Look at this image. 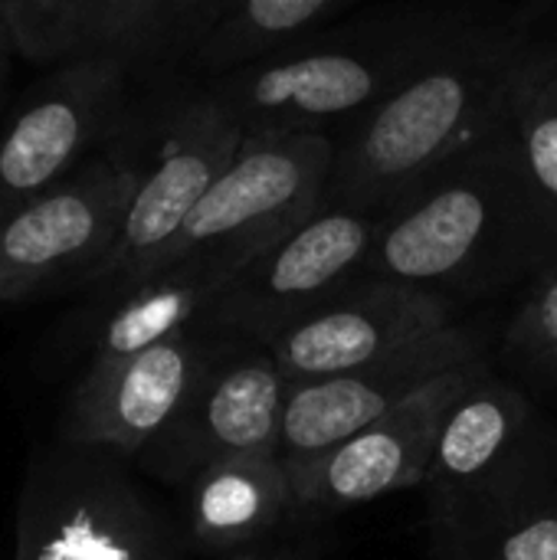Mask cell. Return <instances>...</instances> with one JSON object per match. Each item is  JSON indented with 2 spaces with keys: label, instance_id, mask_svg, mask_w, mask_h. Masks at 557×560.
Returning a JSON list of instances; mask_svg holds the SVG:
<instances>
[{
  "label": "cell",
  "instance_id": "5bb4252c",
  "mask_svg": "<svg viewBox=\"0 0 557 560\" xmlns=\"http://www.w3.org/2000/svg\"><path fill=\"white\" fill-rule=\"evenodd\" d=\"M483 358L479 341L460 322L446 331L358 371L302 381L286 394L282 410V459L299 463L312 459L348 436L361 433L423 384L446 374L450 368Z\"/></svg>",
  "mask_w": 557,
  "mask_h": 560
},
{
  "label": "cell",
  "instance_id": "ac0fdd59",
  "mask_svg": "<svg viewBox=\"0 0 557 560\" xmlns=\"http://www.w3.org/2000/svg\"><path fill=\"white\" fill-rule=\"evenodd\" d=\"M233 272L236 266L227 259L194 253L161 266L135 285L115 289V305L98 328V341L89 361L138 354L184 328L200 325L207 305Z\"/></svg>",
  "mask_w": 557,
  "mask_h": 560
},
{
  "label": "cell",
  "instance_id": "cb8c5ba5",
  "mask_svg": "<svg viewBox=\"0 0 557 560\" xmlns=\"http://www.w3.org/2000/svg\"><path fill=\"white\" fill-rule=\"evenodd\" d=\"M10 56H13V46H10V36L0 23V102H3V89H7V75H10Z\"/></svg>",
  "mask_w": 557,
  "mask_h": 560
},
{
  "label": "cell",
  "instance_id": "3957f363",
  "mask_svg": "<svg viewBox=\"0 0 557 560\" xmlns=\"http://www.w3.org/2000/svg\"><path fill=\"white\" fill-rule=\"evenodd\" d=\"M466 16L450 0L384 3L204 85L246 138L315 131L338 141L384 105Z\"/></svg>",
  "mask_w": 557,
  "mask_h": 560
},
{
  "label": "cell",
  "instance_id": "d6986e66",
  "mask_svg": "<svg viewBox=\"0 0 557 560\" xmlns=\"http://www.w3.org/2000/svg\"><path fill=\"white\" fill-rule=\"evenodd\" d=\"M233 0H105L95 52L115 56L131 79L171 75L197 56Z\"/></svg>",
  "mask_w": 557,
  "mask_h": 560
},
{
  "label": "cell",
  "instance_id": "9a60e30c",
  "mask_svg": "<svg viewBox=\"0 0 557 560\" xmlns=\"http://www.w3.org/2000/svg\"><path fill=\"white\" fill-rule=\"evenodd\" d=\"M427 525L433 560H557V427Z\"/></svg>",
  "mask_w": 557,
  "mask_h": 560
},
{
  "label": "cell",
  "instance_id": "277c9868",
  "mask_svg": "<svg viewBox=\"0 0 557 560\" xmlns=\"http://www.w3.org/2000/svg\"><path fill=\"white\" fill-rule=\"evenodd\" d=\"M128 459L56 440L26 463L13 560H184V535Z\"/></svg>",
  "mask_w": 557,
  "mask_h": 560
},
{
  "label": "cell",
  "instance_id": "603a6c76",
  "mask_svg": "<svg viewBox=\"0 0 557 560\" xmlns=\"http://www.w3.org/2000/svg\"><path fill=\"white\" fill-rule=\"evenodd\" d=\"M502 348L525 371L557 384V259L525 289Z\"/></svg>",
  "mask_w": 557,
  "mask_h": 560
},
{
  "label": "cell",
  "instance_id": "7a4b0ae2",
  "mask_svg": "<svg viewBox=\"0 0 557 560\" xmlns=\"http://www.w3.org/2000/svg\"><path fill=\"white\" fill-rule=\"evenodd\" d=\"M555 20L557 0L469 13L384 105L338 138L325 203L387 213L509 112L515 75Z\"/></svg>",
  "mask_w": 557,
  "mask_h": 560
},
{
  "label": "cell",
  "instance_id": "e0dca14e",
  "mask_svg": "<svg viewBox=\"0 0 557 560\" xmlns=\"http://www.w3.org/2000/svg\"><path fill=\"white\" fill-rule=\"evenodd\" d=\"M187 538L200 551H230L272 535L295 509L282 456H236L207 466L187 486Z\"/></svg>",
  "mask_w": 557,
  "mask_h": 560
},
{
  "label": "cell",
  "instance_id": "7c38bea8",
  "mask_svg": "<svg viewBox=\"0 0 557 560\" xmlns=\"http://www.w3.org/2000/svg\"><path fill=\"white\" fill-rule=\"evenodd\" d=\"M220 348V335L194 325L138 354L89 361L66 400L56 440L135 459L184 407Z\"/></svg>",
  "mask_w": 557,
  "mask_h": 560
},
{
  "label": "cell",
  "instance_id": "6da1fadb",
  "mask_svg": "<svg viewBox=\"0 0 557 560\" xmlns=\"http://www.w3.org/2000/svg\"><path fill=\"white\" fill-rule=\"evenodd\" d=\"M557 259V200L502 115L381 220L358 279L430 292L453 308L532 285Z\"/></svg>",
  "mask_w": 557,
  "mask_h": 560
},
{
  "label": "cell",
  "instance_id": "30bf717a",
  "mask_svg": "<svg viewBox=\"0 0 557 560\" xmlns=\"http://www.w3.org/2000/svg\"><path fill=\"white\" fill-rule=\"evenodd\" d=\"M286 394L289 384L269 348L220 335L190 397L135 463L167 486H187L223 459L282 456Z\"/></svg>",
  "mask_w": 557,
  "mask_h": 560
},
{
  "label": "cell",
  "instance_id": "ffe728a7",
  "mask_svg": "<svg viewBox=\"0 0 557 560\" xmlns=\"http://www.w3.org/2000/svg\"><path fill=\"white\" fill-rule=\"evenodd\" d=\"M364 0H233L213 33L204 39L187 72L220 75L266 52H276L315 30L332 26Z\"/></svg>",
  "mask_w": 557,
  "mask_h": 560
},
{
  "label": "cell",
  "instance_id": "d4e9b609",
  "mask_svg": "<svg viewBox=\"0 0 557 560\" xmlns=\"http://www.w3.org/2000/svg\"><path fill=\"white\" fill-rule=\"evenodd\" d=\"M240 560H259V558H240Z\"/></svg>",
  "mask_w": 557,
  "mask_h": 560
},
{
  "label": "cell",
  "instance_id": "2e32d148",
  "mask_svg": "<svg viewBox=\"0 0 557 560\" xmlns=\"http://www.w3.org/2000/svg\"><path fill=\"white\" fill-rule=\"evenodd\" d=\"M545 423L548 420L522 387L483 368V374L456 400L440 430L437 453L423 482L427 518L446 512L460 499L492 482L532 446Z\"/></svg>",
  "mask_w": 557,
  "mask_h": 560
},
{
  "label": "cell",
  "instance_id": "4fadbf2b",
  "mask_svg": "<svg viewBox=\"0 0 557 560\" xmlns=\"http://www.w3.org/2000/svg\"><path fill=\"white\" fill-rule=\"evenodd\" d=\"M450 325H456V308L430 292L384 279H355L279 335L269 351L292 387L387 361Z\"/></svg>",
  "mask_w": 557,
  "mask_h": 560
},
{
  "label": "cell",
  "instance_id": "ba28073f",
  "mask_svg": "<svg viewBox=\"0 0 557 560\" xmlns=\"http://www.w3.org/2000/svg\"><path fill=\"white\" fill-rule=\"evenodd\" d=\"M151 135L154 144L144 154L141 184L125 217L121 240L98 282L112 292L148 279L164 262L197 203L246 141L243 128L207 85L171 98L151 121Z\"/></svg>",
  "mask_w": 557,
  "mask_h": 560
},
{
  "label": "cell",
  "instance_id": "7402d4cb",
  "mask_svg": "<svg viewBox=\"0 0 557 560\" xmlns=\"http://www.w3.org/2000/svg\"><path fill=\"white\" fill-rule=\"evenodd\" d=\"M105 0H0V23L16 56L30 62H66L95 52Z\"/></svg>",
  "mask_w": 557,
  "mask_h": 560
},
{
  "label": "cell",
  "instance_id": "5b68a950",
  "mask_svg": "<svg viewBox=\"0 0 557 560\" xmlns=\"http://www.w3.org/2000/svg\"><path fill=\"white\" fill-rule=\"evenodd\" d=\"M144 151L125 128L69 177L0 223V302L98 285L141 184Z\"/></svg>",
  "mask_w": 557,
  "mask_h": 560
},
{
  "label": "cell",
  "instance_id": "9c48e42d",
  "mask_svg": "<svg viewBox=\"0 0 557 560\" xmlns=\"http://www.w3.org/2000/svg\"><path fill=\"white\" fill-rule=\"evenodd\" d=\"M128 82V69L108 52L66 59L33 82L0 135V223L125 128Z\"/></svg>",
  "mask_w": 557,
  "mask_h": 560
},
{
  "label": "cell",
  "instance_id": "8fae6325",
  "mask_svg": "<svg viewBox=\"0 0 557 560\" xmlns=\"http://www.w3.org/2000/svg\"><path fill=\"white\" fill-rule=\"evenodd\" d=\"M483 368V358L463 361L345 443L312 459L286 463L299 509L348 512L391 492L423 489L440 430Z\"/></svg>",
  "mask_w": 557,
  "mask_h": 560
},
{
  "label": "cell",
  "instance_id": "8992f818",
  "mask_svg": "<svg viewBox=\"0 0 557 560\" xmlns=\"http://www.w3.org/2000/svg\"><path fill=\"white\" fill-rule=\"evenodd\" d=\"M335 148L338 141L332 135L315 131L246 138L161 266L194 253L227 259L236 269L246 266L325 207Z\"/></svg>",
  "mask_w": 557,
  "mask_h": 560
},
{
  "label": "cell",
  "instance_id": "44dd1931",
  "mask_svg": "<svg viewBox=\"0 0 557 560\" xmlns=\"http://www.w3.org/2000/svg\"><path fill=\"white\" fill-rule=\"evenodd\" d=\"M506 115L538 184L557 200V20L522 62Z\"/></svg>",
  "mask_w": 557,
  "mask_h": 560
},
{
  "label": "cell",
  "instance_id": "52a82bcc",
  "mask_svg": "<svg viewBox=\"0 0 557 560\" xmlns=\"http://www.w3.org/2000/svg\"><path fill=\"white\" fill-rule=\"evenodd\" d=\"M381 220L384 213L325 203L312 220L240 266L213 295L200 325L269 348L361 276Z\"/></svg>",
  "mask_w": 557,
  "mask_h": 560
}]
</instances>
